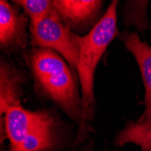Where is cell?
I'll list each match as a JSON object with an SVG mask.
<instances>
[{
	"label": "cell",
	"mask_w": 151,
	"mask_h": 151,
	"mask_svg": "<svg viewBox=\"0 0 151 151\" xmlns=\"http://www.w3.org/2000/svg\"><path fill=\"white\" fill-rule=\"evenodd\" d=\"M30 21L45 17L53 8L52 0H22L20 5Z\"/></svg>",
	"instance_id": "12"
},
{
	"label": "cell",
	"mask_w": 151,
	"mask_h": 151,
	"mask_svg": "<svg viewBox=\"0 0 151 151\" xmlns=\"http://www.w3.org/2000/svg\"><path fill=\"white\" fill-rule=\"evenodd\" d=\"M118 5L119 0H111L99 22L86 35H81V47L76 68L82 101L79 139L84 137L88 129V122L93 118L96 69L109 45L120 34L118 29Z\"/></svg>",
	"instance_id": "2"
},
{
	"label": "cell",
	"mask_w": 151,
	"mask_h": 151,
	"mask_svg": "<svg viewBox=\"0 0 151 151\" xmlns=\"http://www.w3.org/2000/svg\"><path fill=\"white\" fill-rule=\"evenodd\" d=\"M150 0H124L121 11V18L126 28L145 34L151 32V20L148 17V5Z\"/></svg>",
	"instance_id": "10"
},
{
	"label": "cell",
	"mask_w": 151,
	"mask_h": 151,
	"mask_svg": "<svg viewBox=\"0 0 151 151\" xmlns=\"http://www.w3.org/2000/svg\"><path fill=\"white\" fill-rule=\"evenodd\" d=\"M28 18L9 0H0V47L6 53L17 52L27 45Z\"/></svg>",
	"instance_id": "5"
},
{
	"label": "cell",
	"mask_w": 151,
	"mask_h": 151,
	"mask_svg": "<svg viewBox=\"0 0 151 151\" xmlns=\"http://www.w3.org/2000/svg\"><path fill=\"white\" fill-rule=\"evenodd\" d=\"M26 64L35 89L80 124L82 101L79 80L63 57L53 50L34 47L27 53Z\"/></svg>",
	"instance_id": "1"
},
{
	"label": "cell",
	"mask_w": 151,
	"mask_h": 151,
	"mask_svg": "<svg viewBox=\"0 0 151 151\" xmlns=\"http://www.w3.org/2000/svg\"><path fill=\"white\" fill-rule=\"evenodd\" d=\"M24 73L6 60L0 63V112L21 103L23 85L25 83Z\"/></svg>",
	"instance_id": "9"
},
{
	"label": "cell",
	"mask_w": 151,
	"mask_h": 151,
	"mask_svg": "<svg viewBox=\"0 0 151 151\" xmlns=\"http://www.w3.org/2000/svg\"><path fill=\"white\" fill-rule=\"evenodd\" d=\"M4 114L6 138L9 141L10 151H13L24 140L28 130L42 115V111H29L20 103L9 107Z\"/></svg>",
	"instance_id": "8"
},
{
	"label": "cell",
	"mask_w": 151,
	"mask_h": 151,
	"mask_svg": "<svg viewBox=\"0 0 151 151\" xmlns=\"http://www.w3.org/2000/svg\"><path fill=\"white\" fill-rule=\"evenodd\" d=\"M116 143L119 146L132 143L142 151H151V122L141 119L130 121L117 136Z\"/></svg>",
	"instance_id": "11"
},
{
	"label": "cell",
	"mask_w": 151,
	"mask_h": 151,
	"mask_svg": "<svg viewBox=\"0 0 151 151\" xmlns=\"http://www.w3.org/2000/svg\"><path fill=\"white\" fill-rule=\"evenodd\" d=\"M56 124L47 111L42 115L27 132L24 140L13 151H49L56 144Z\"/></svg>",
	"instance_id": "7"
},
{
	"label": "cell",
	"mask_w": 151,
	"mask_h": 151,
	"mask_svg": "<svg viewBox=\"0 0 151 151\" xmlns=\"http://www.w3.org/2000/svg\"><path fill=\"white\" fill-rule=\"evenodd\" d=\"M31 44L55 51L76 73L81 35L74 33L57 15L54 7L42 18L30 21Z\"/></svg>",
	"instance_id": "3"
},
{
	"label": "cell",
	"mask_w": 151,
	"mask_h": 151,
	"mask_svg": "<svg viewBox=\"0 0 151 151\" xmlns=\"http://www.w3.org/2000/svg\"><path fill=\"white\" fill-rule=\"evenodd\" d=\"M119 38L138 64L143 82L145 109L139 119L151 122V45L142 41L137 31L122 32L119 34Z\"/></svg>",
	"instance_id": "6"
},
{
	"label": "cell",
	"mask_w": 151,
	"mask_h": 151,
	"mask_svg": "<svg viewBox=\"0 0 151 151\" xmlns=\"http://www.w3.org/2000/svg\"><path fill=\"white\" fill-rule=\"evenodd\" d=\"M9 1H11V2H13V3H15V4H17V5H20V3H21L22 0H9Z\"/></svg>",
	"instance_id": "13"
},
{
	"label": "cell",
	"mask_w": 151,
	"mask_h": 151,
	"mask_svg": "<svg viewBox=\"0 0 151 151\" xmlns=\"http://www.w3.org/2000/svg\"><path fill=\"white\" fill-rule=\"evenodd\" d=\"M60 18L76 32L90 31L103 16V0H52Z\"/></svg>",
	"instance_id": "4"
}]
</instances>
